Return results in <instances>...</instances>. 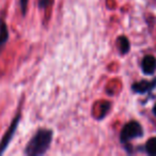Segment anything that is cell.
I'll list each match as a JSON object with an SVG mask.
<instances>
[{"label":"cell","instance_id":"7a4b0ae2","mask_svg":"<svg viewBox=\"0 0 156 156\" xmlns=\"http://www.w3.org/2000/svg\"><path fill=\"white\" fill-rule=\"evenodd\" d=\"M143 135V128L141 124L137 121L128 122L122 128L121 134H120V139L122 142H127L134 138H139Z\"/></svg>","mask_w":156,"mask_h":156},{"label":"cell","instance_id":"6da1fadb","mask_svg":"<svg viewBox=\"0 0 156 156\" xmlns=\"http://www.w3.org/2000/svg\"><path fill=\"white\" fill-rule=\"evenodd\" d=\"M52 140V132L50 129L41 128L30 139L25 147V154L28 156L43 155L48 151Z\"/></svg>","mask_w":156,"mask_h":156},{"label":"cell","instance_id":"3957f363","mask_svg":"<svg viewBox=\"0 0 156 156\" xmlns=\"http://www.w3.org/2000/svg\"><path fill=\"white\" fill-rule=\"evenodd\" d=\"M20 115H17L15 119L13 120V122L11 123L10 127L8 128L7 133H5V136L2 137L1 141H0V155L7 150L9 143L11 142L12 138H13L14 134H15V132H16V128H17V126H18V123H20Z\"/></svg>","mask_w":156,"mask_h":156},{"label":"cell","instance_id":"5b68a950","mask_svg":"<svg viewBox=\"0 0 156 156\" xmlns=\"http://www.w3.org/2000/svg\"><path fill=\"white\" fill-rule=\"evenodd\" d=\"M141 69H142L143 73L147 75H152L156 69V59L153 56L149 55L143 58L142 62H141Z\"/></svg>","mask_w":156,"mask_h":156},{"label":"cell","instance_id":"52a82bcc","mask_svg":"<svg viewBox=\"0 0 156 156\" xmlns=\"http://www.w3.org/2000/svg\"><path fill=\"white\" fill-rule=\"evenodd\" d=\"M118 46H119V50L122 55H125L130 48L129 41H128L127 37H120L119 39H118Z\"/></svg>","mask_w":156,"mask_h":156},{"label":"cell","instance_id":"9c48e42d","mask_svg":"<svg viewBox=\"0 0 156 156\" xmlns=\"http://www.w3.org/2000/svg\"><path fill=\"white\" fill-rule=\"evenodd\" d=\"M28 1H29V0H20V11H22L23 15H25V14H26V12H27Z\"/></svg>","mask_w":156,"mask_h":156},{"label":"cell","instance_id":"8992f818","mask_svg":"<svg viewBox=\"0 0 156 156\" xmlns=\"http://www.w3.org/2000/svg\"><path fill=\"white\" fill-rule=\"evenodd\" d=\"M8 40H9V30H8L7 24L2 18H0V51L8 42Z\"/></svg>","mask_w":156,"mask_h":156},{"label":"cell","instance_id":"30bf717a","mask_svg":"<svg viewBox=\"0 0 156 156\" xmlns=\"http://www.w3.org/2000/svg\"><path fill=\"white\" fill-rule=\"evenodd\" d=\"M51 3V0H39V7L41 9H46Z\"/></svg>","mask_w":156,"mask_h":156},{"label":"cell","instance_id":"277c9868","mask_svg":"<svg viewBox=\"0 0 156 156\" xmlns=\"http://www.w3.org/2000/svg\"><path fill=\"white\" fill-rule=\"evenodd\" d=\"M156 87V80L153 81H147V80H142L139 81V83H135L134 85L132 86V89L134 92L136 93H147L150 90L154 89Z\"/></svg>","mask_w":156,"mask_h":156},{"label":"cell","instance_id":"8fae6325","mask_svg":"<svg viewBox=\"0 0 156 156\" xmlns=\"http://www.w3.org/2000/svg\"><path fill=\"white\" fill-rule=\"evenodd\" d=\"M153 112H154V115H156V104H155V106H154V108H153Z\"/></svg>","mask_w":156,"mask_h":156},{"label":"cell","instance_id":"ba28073f","mask_svg":"<svg viewBox=\"0 0 156 156\" xmlns=\"http://www.w3.org/2000/svg\"><path fill=\"white\" fill-rule=\"evenodd\" d=\"M145 151L149 155H156V137H152L147 141Z\"/></svg>","mask_w":156,"mask_h":156}]
</instances>
